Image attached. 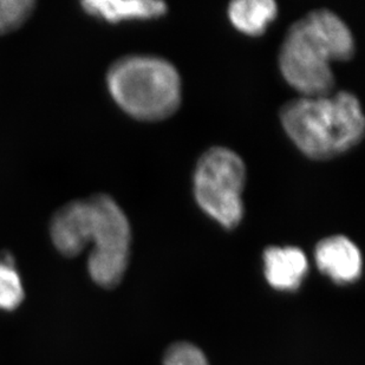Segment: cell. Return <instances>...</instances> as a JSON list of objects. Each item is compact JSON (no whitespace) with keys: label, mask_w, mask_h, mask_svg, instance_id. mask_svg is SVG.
<instances>
[{"label":"cell","mask_w":365,"mask_h":365,"mask_svg":"<svg viewBox=\"0 0 365 365\" xmlns=\"http://www.w3.org/2000/svg\"><path fill=\"white\" fill-rule=\"evenodd\" d=\"M50 235L66 257H77L91 242L88 271L93 282L104 289L121 283L129 264L131 228L110 195L95 194L61 207L52 217Z\"/></svg>","instance_id":"1"},{"label":"cell","mask_w":365,"mask_h":365,"mask_svg":"<svg viewBox=\"0 0 365 365\" xmlns=\"http://www.w3.org/2000/svg\"><path fill=\"white\" fill-rule=\"evenodd\" d=\"M355 48L351 30L339 16L327 9L311 11L286 32L280 71L302 96L330 95L334 88L331 63L351 59Z\"/></svg>","instance_id":"2"},{"label":"cell","mask_w":365,"mask_h":365,"mask_svg":"<svg viewBox=\"0 0 365 365\" xmlns=\"http://www.w3.org/2000/svg\"><path fill=\"white\" fill-rule=\"evenodd\" d=\"M279 116L284 130L297 148L317 161L343 155L364 138L362 106L348 91L298 97L284 104Z\"/></svg>","instance_id":"3"},{"label":"cell","mask_w":365,"mask_h":365,"mask_svg":"<svg viewBox=\"0 0 365 365\" xmlns=\"http://www.w3.org/2000/svg\"><path fill=\"white\" fill-rule=\"evenodd\" d=\"M107 86L118 107L140 121H163L181 106L179 73L156 56H124L115 61L108 70Z\"/></svg>","instance_id":"4"},{"label":"cell","mask_w":365,"mask_h":365,"mask_svg":"<svg viewBox=\"0 0 365 365\" xmlns=\"http://www.w3.org/2000/svg\"><path fill=\"white\" fill-rule=\"evenodd\" d=\"M194 195L201 210L226 230L238 227L244 217L246 165L226 147H212L197 160Z\"/></svg>","instance_id":"5"},{"label":"cell","mask_w":365,"mask_h":365,"mask_svg":"<svg viewBox=\"0 0 365 365\" xmlns=\"http://www.w3.org/2000/svg\"><path fill=\"white\" fill-rule=\"evenodd\" d=\"M314 260L319 271L336 284L356 283L362 276V253L344 235H331L318 242Z\"/></svg>","instance_id":"6"},{"label":"cell","mask_w":365,"mask_h":365,"mask_svg":"<svg viewBox=\"0 0 365 365\" xmlns=\"http://www.w3.org/2000/svg\"><path fill=\"white\" fill-rule=\"evenodd\" d=\"M262 259L266 280L278 291L289 292L299 289L309 271L307 255L293 246H269Z\"/></svg>","instance_id":"7"},{"label":"cell","mask_w":365,"mask_h":365,"mask_svg":"<svg viewBox=\"0 0 365 365\" xmlns=\"http://www.w3.org/2000/svg\"><path fill=\"white\" fill-rule=\"evenodd\" d=\"M81 5L86 14L111 24L155 19L168 11V5L161 0H86Z\"/></svg>","instance_id":"8"},{"label":"cell","mask_w":365,"mask_h":365,"mask_svg":"<svg viewBox=\"0 0 365 365\" xmlns=\"http://www.w3.org/2000/svg\"><path fill=\"white\" fill-rule=\"evenodd\" d=\"M232 25L245 35L259 37L276 21L278 5L273 0H235L228 6Z\"/></svg>","instance_id":"9"},{"label":"cell","mask_w":365,"mask_h":365,"mask_svg":"<svg viewBox=\"0 0 365 365\" xmlns=\"http://www.w3.org/2000/svg\"><path fill=\"white\" fill-rule=\"evenodd\" d=\"M24 299V289L21 277L14 267L11 255L0 257V310L17 309Z\"/></svg>","instance_id":"10"},{"label":"cell","mask_w":365,"mask_h":365,"mask_svg":"<svg viewBox=\"0 0 365 365\" xmlns=\"http://www.w3.org/2000/svg\"><path fill=\"white\" fill-rule=\"evenodd\" d=\"M32 0H0V35L21 28L35 10Z\"/></svg>","instance_id":"11"},{"label":"cell","mask_w":365,"mask_h":365,"mask_svg":"<svg viewBox=\"0 0 365 365\" xmlns=\"http://www.w3.org/2000/svg\"><path fill=\"white\" fill-rule=\"evenodd\" d=\"M163 365H210L201 349L188 341H178L170 345L165 356Z\"/></svg>","instance_id":"12"}]
</instances>
